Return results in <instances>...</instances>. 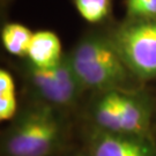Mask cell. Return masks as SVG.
<instances>
[{
  "mask_svg": "<svg viewBox=\"0 0 156 156\" xmlns=\"http://www.w3.org/2000/svg\"><path fill=\"white\" fill-rule=\"evenodd\" d=\"M27 57L35 67L49 68L56 66L64 57L60 39L53 31L49 30L34 33Z\"/></svg>",
  "mask_w": 156,
  "mask_h": 156,
  "instance_id": "7",
  "label": "cell"
},
{
  "mask_svg": "<svg viewBox=\"0 0 156 156\" xmlns=\"http://www.w3.org/2000/svg\"><path fill=\"white\" fill-rule=\"evenodd\" d=\"M34 33L20 23H8L2 28L1 41L7 52L14 56H27Z\"/></svg>",
  "mask_w": 156,
  "mask_h": 156,
  "instance_id": "9",
  "label": "cell"
},
{
  "mask_svg": "<svg viewBox=\"0 0 156 156\" xmlns=\"http://www.w3.org/2000/svg\"><path fill=\"white\" fill-rule=\"evenodd\" d=\"M4 93H15L14 80L9 73L1 69L0 71V94Z\"/></svg>",
  "mask_w": 156,
  "mask_h": 156,
  "instance_id": "13",
  "label": "cell"
},
{
  "mask_svg": "<svg viewBox=\"0 0 156 156\" xmlns=\"http://www.w3.org/2000/svg\"><path fill=\"white\" fill-rule=\"evenodd\" d=\"M125 134L144 136L149 126L148 110L142 101L113 90Z\"/></svg>",
  "mask_w": 156,
  "mask_h": 156,
  "instance_id": "6",
  "label": "cell"
},
{
  "mask_svg": "<svg viewBox=\"0 0 156 156\" xmlns=\"http://www.w3.org/2000/svg\"><path fill=\"white\" fill-rule=\"evenodd\" d=\"M80 15L86 21L97 23L105 19L110 12V0H74Z\"/></svg>",
  "mask_w": 156,
  "mask_h": 156,
  "instance_id": "10",
  "label": "cell"
},
{
  "mask_svg": "<svg viewBox=\"0 0 156 156\" xmlns=\"http://www.w3.org/2000/svg\"><path fill=\"white\" fill-rule=\"evenodd\" d=\"M67 57L81 86L110 90L127 80L129 69L111 38L88 36Z\"/></svg>",
  "mask_w": 156,
  "mask_h": 156,
  "instance_id": "1",
  "label": "cell"
},
{
  "mask_svg": "<svg viewBox=\"0 0 156 156\" xmlns=\"http://www.w3.org/2000/svg\"><path fill=\"white\" fill-rule=\"evenodd\" d=\"M60 127L49 110L27 113L8 134L6 151L9 156H46L56 148Z\"/></svg>",
  "mask_w": 156,
  "mask_h": 156,
  "instance_id": "3",
  "label": "cell"
},
{
  "mask_svg": "<svg viewBox=\"0 0 156 156\" xmlns=\"http://www.w3.org/2000/svg\"><path fill=\"white\" fill-rule=\"evenodd\" d=\"M129 17H156V0H126Z\"/></svg>",
  "mask_w": 156,
  "mask_h": 156,
  "instance_id": "11",
  "label": "cell"
},
{
  "mask_svg": "<svg viewBox=\"0 0 156 156\" xmlns=\"http://www.w3.org/2000/svg\"><path fill=\"white\" fill-rule=\"evenodd\" d=\"M94 117L97 125L103 131L112 133H124L113 90H109V93L102 96V98L97 102L94 109Z\"/></svg>",
  "mask_w": 156,
  "mask_h": 156,
  "instance_id": "8",
  "label": "cell"
},
{
  "mask_svg": "<svg viewBox=\"0 0 156 156\" xmlns=\"http://www.w3.org/2000/svg\"><path fill=\"white\" fill-rule=\"evenodd\" d=\"M93 156H156L144 136L101 131L93 139Z\"/></svg>",
  "mask_w": 156,
  "mask_h": 156,
  "instance_id": "5",
  "label": "cell"
},
{
  "mask_svg": "<svg viewBox=\"0 0 156 156\" xmlns=\"http://www.w3.org/2000/svg\"><path fill=\"white\" fill-rule=\"evenodd\" d=\"M111 41L129 72L141 79L156 76V17H131Z\"/></svg>",
  "mask_w": 156,
  "mask_h": 156,
  "instance_id": "2",
  "label": "cell"
},
{
  "mask_svg": "<svg viewBox=\"0 0 156 156\" xmlns=\"http://www.w3.org/2000/svg\"><path fill=\"white\" fill-rule=\"evenodd\" d=\"M29 75L33 86L42 97L58 105L72 103L78 95L79 86H81L67 56L62 57L56 66L49 68L31 65Z\"/></svg>",
  "mask_w": 156,
  "mask_h": 156,
  "instance_id": "4",
  "label": "cell"
},
{
  "mask_svg": "<svg viewBox=\"0 0 156 156\" xmlns=\"http://www.w3.org/2000/svg\"><path fill=\"white\" fill-rule=\"evenodd\" d=\"M17 109V102L15 93H4L0 94V119H11Z\"/></svg>",
  "mask_w": 156,
  "mask_h": 156,
  "instance_id": "12",
  "label": "cell"
}]
</instances>
